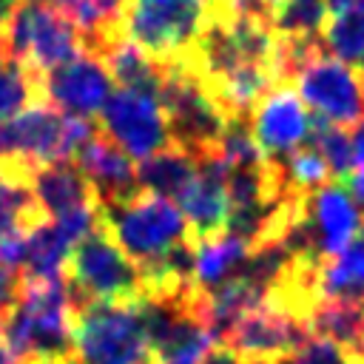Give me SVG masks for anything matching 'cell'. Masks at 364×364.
Returning <instances> with one entry per match:
<instances>
[{
	"label": "cell",
	"mask_w": 364,
	"mask_h": 364,
	"mask_svg": "<svg viewBox=\"0 0 364 364\" xmlns=\"http://www.w3.org/2000/svg\"><path fill=\"white\" fill-rule=\"evenodd\" d=\"M210 20V0H131L125 37L162 65H171L191 57Z\"/></svg>",
	"instance_id": "obj_6"
},
{
	"label": "cell",
	"mask_w": 364,
	"mask_h": 364,
	"mask_svg": "<svg viewBox=\"0 0 364 364\" xmlns=\"http://www.w3.org/2000/svg\"><path fill=\"white\" fill-rule=\"evenodd\" d=\"M299 358H301V364H355L338 344H333L327 338H318V336H313L301 347Z\"/></svg>",
	"instance_id": "obj_31"
},
{
	"label": "cell",
	"mask_w": 364,
	"mask_h": 364,
	"mask_svg": "<svg viewBox=\"0 0 364 364\" xmlns=\"http://www.w3.org/2000/svg\"><path fill=\"white\" fill-rule=\"evenodd\" d=\"M327 3L324 0H279L270 26L279 37H296V40H316L327 28Z\"/></svg>",
	"instance_id": "obj_25"
},
{
	"label": "cell",
	"mask_w": 364,
	"mask_h": 364,
	"mask_svg": "<svg viewBox=\"0 0 364 364\" xmlns=\"http://www.w3.org/2000/svg\"><path fill=\"white\" fill-rule=\"evenodd\" d=\"M296 85L304 105H310L333 125L347 128L364 119V88L355 68L333 57L327 48L316 51L301 65V71L296 74Z\"/></svg>",
	"instance_id": "obj_10"
},
{
	"label": "cell",
	"mask_w": 364,
	"mask_h": 364,
	"mask_svg": "<svg viewBox=\"0 0 364 364\" xmlns=\"http://www.w3.org/2000/svg\"><path fill=\"white\" fill-rule=\"evenodd\" d=\"M250 256V247L245 239H239L230 230H222L216 236L196 239V256H193V284L205 293L228 284L236 279Z\"/></svg>",
	"instance_id": "obj_18"
},
{
	"label": "cell",
	"mask_w": 364,
	"mask_h": 364,
	"mask_svg": "<svg viewBox=\"0 0 364 364\" xmlns=\"http://www.w3.org/2000/svg\"><path fill=\"white\" fill-rule=\"evenodd\" d=\"M313 336L338 344L347 355L364 347V299H318L307 318Z\"/></svg>",
	"instance_id": "obj_20"
},
{
	"label": "cell",
	"mask_w": 364,
	"mask_h": 364,
	"mask_svg": "<svg viewBox=\"0 0 364 364\" xmlns=\"http://www.w3.org/2000/svg\"><path fill=\"white\" fill-rule=\"evenodd\" d=\"M11 6H14V3H9V0H0V31H3V26H6L9 14H11Z\"/></svg>",
	"instance_id": "obj_38"
},
{
	"label": "cell",
	"mask_w": 364,
	"mask_h": 364,
	"mask_svg": "<svg viewBox=\"0 0 364 364\" xmlns=\"http://www.w3.org/2000/svg\"><path fill=\"white\" fill-rule=\"evenodd\" d=\"M276 168H279V176L284 182V188L296 196H310L316 193L318 188H324L330 182V168L324 162V156L316 151V148H299L282 159H273Z\"/></svg>",
	"instance_id": "obj_26"
},
{
	"label": "cell",
	"mask_w": 364,
	"mask_h": 364,
	"mask_svg": "<svg viewBox=\"0 0 364 364\" xmlns=\"http://www.w3.org/2000/svg\"><path fill=\"white\" fill-rule=\"evenodd\" d=\"M202 364H247L233 347H228V344H222V341H216L213 347H210V353L202 358Z\"/></svg>",
	"instance_id": "obj_33"
},
{
	"label": "cell",
	"mask_w": 364,
	"mask_h": 364,
	"mask_svg": "<svg viewBox=\"0 0 364 364\" xmlns=\"http://www.w3.org/2000/svg\"><path fill=\"white\" fill-rule=\"evenodd\" d=\"M196 168H199V159L193 154L171 145V148L142 159L136 165V179H139L142 191L176 199L191 185V179L196 176Z\"/></svg>",
	"instance_id": "obj_23"
},
{
	"label": "cell",
	"mask_w": 364,
	"mask_h": 364,
	"mask_svg": "<svg viewBox=\"0 0 364 364\" xmlns=\"http://www.w3.org/2000/svg\"><path fill=\"white\" fill-rule=\"evenodd\" d=\"M28 188H31L37 205L43 208V213L46 216H54V219L63 216V213H68V210H77V208L100 205L97 191L85 179V173L77 168V162L40 165L31 173Z\"/></svg>",
	"instance_id": "obj_17"
},
{
	"label": "cell",
	"mask_w": 364,
	"mask_h": 364,
	"mask_svg": "<svg viewBox=\"0 0 364 364\" xmlns=\"http://www.w3.org/2000/svg\"><path fill=\"white\" fill-rule=\"evenodd\" d=\"M276 3L279 0H210V9H213V17H222V20L250 17V20L270 23Z\"/></svg>",
	"instance_id": "obj_30"
},
{
	"label": "cell",
	"mask_w": 364,
	"mask_h": 364,
	"mask_svg": "<svg viewBox=\"0 0 364 364\" xmlns=\"http://www.w3.org/2000/svg\"><path fill=\"white\" fill-rule=\"evenodd\" d=\"M74 247L68 245V239L60 233V228L54 222H43L37 228L28 230V245H26V264H23V279H34V282H46V279H57L65 270L68 253Z\"/></svg>",
	"instance_id": "obj_24"
},
{
	"label": "cell",
	"mask_w": 364,
	"mask_h": 364,
	"mask_svg": "<svg viewBox=\"0 0 364 364\" xmlns=\"http://www.w3.org/2000/svg\"><path fill=\"white\" fill-rule=\"evenodd\" d=\"M213 344H216V336L205 324L199 313V296H196L193 307H188L168 327V333L151 344L154 364H202V358L210 353Z\"/></svg>",
	"instance_id": "obj_19"
},
{
	"label": "cell",
	"mask_w": 364,
	"mask_h": 364,
	"mask_svg": "<svg viewBox=\"0 0 364 364\" xmlns=\"http://www.w3.org/2000/svg\"><path fill=\"white\" fill-rule=\"evenodd\" d=\"M17 290H20V273L0 267V321L11 310V304L17 301Z\"/></svg>",
	"instance_id": "obj_32"
},
{
	"label": "cell",
	"mask_w": 364,
	"mask_h": 364,
	"mask_svg": "<svg viewBox=\"0 0 364 364\" xmlns=\"http://www.w3.org/2000/svg\"><path fill=\"white\" fill-rule=\"evenodd\" d=\"M361 74H364V57H361Z\"/></svg>",
	"instance_id": "obj_41"
},
{
	"label": "cell",
	"mask_w": 364,
	"mask_h": 364,
	"mask_svg": "<svg viewBox=\"0 0 364 364\" xmlns=\"http://www.w3.org/2000/svg\"><path fill=\"white\" fill-rule=\"evenodd\" d=\"M100 225L139 267L162 262L179 245L193 239L179 205L148 191L117 205H100Z\"/></svg>",
	"instance_id": "obj_2"
},
{
	"label": "cell",
	"mask_w": 364,
	"mask_h": 364,
	"mask_svg": "<svg viewBox=\"0 0 364 364\" xmlns=\"http://www.w3.org/2000/svg\"><path fill=\"white\" fill-rule=\"evenodd\" d=\"M102 131L131 156V159H148L165 148L173 145L168 114L159 102V97L117 88L111 91L102 114Z\"/></svg>",
	"instance_id": "obj_9"
},
{
	"label": "cell",
	"mask_w": 364,
	"mask_h": 364,
	"mask_svg": "<svg viewBox=\"0 0 364 364\" xmlns=\"http://www.w3.org/2000/svg\"><path fill=\"white\" fill-rule=\"evenodd\" d=\"M327 3V11H330V17H338V14H344L347 9H353L358 0H324Z\"/></svg>",
	"instance_id": "obj_36"
},
{
	"label": "cell",
	"mask_w": 364,
	"mask_h": 364,
	"mask_svg": "<svg viewBox=\"0 0 364 364\" xmlns=\"http://www.w3.org/2000/svg\"><path fill=\"white\" fill-rule=\"evenodd\" d=\"M353 162L358 165V171H364V119L353 125Z\"/></svg>",
	"instance_id": "obj_34"
},
{
	"label": "cell",
	"mask_w": 364,
	"mask_h": 364,
	"mask_svg": "<svg viewBox=\"0 0 364 364\" xmlns=\"http://www.w3.org/2000/svg\"><path fill=\"white\" fill-rule=\"evenodd\" d=\"M102 63L108 65V74L119 82V88L159 97L165 82V65L154 60L148 51H142L134 40L122 37L114 46H108L102 54Z\"/></svg>",
	"instance_id": "obj_21"
},
{
	"label": "cell",
	"mask_w": 364,
	"mask_h": 364,
	"mask_svg": "<svg viewBox=\"0 0 364 364\" xmlns=\"http://www.w3.org/2000/svg\"><path fill=\"white\" fill-rule=\"evenodd\" d=\"M9 57L34 80L71 63L85 51L80 28L46 0H17L3 26Z\"/></svg>",
	"instance_id": "obj_4"
},
{
	"label": "cell",
	"mask_w": 364,
	"mask_h": 364,
	"mask_svg": "<svg viewBox=\"0 0 364 364\" xmlns=\"http://www.w3.org/2000/svg\"><path fill=\"white\" fill-rule=\"evenodd\" d=\"M71 364H154L139 301H91L74 313Z\"/></svg>",
	"instance_id": "obj_3"
},
{
	"label": "cell",
	"mask_w": 364,
	"mask_h": 364,
	"mask_svg": "<svg viewBox=\"0 0 364 364\" xmlns=\"http://www.w3.org/2000/svg\"><path fill=\"white\" fill-rule=\"evenodd\" d=\"M250 128L267 159H282L310 142L313 114L290 85H276L250 114Z\"/></svg>",
	"instance_id": "obj_13"
},
{
	"label": "cell",
	"mask_w": 364,
	"mask_h": 364,
	"mask_svg": "<svg viewBox=\"0 0 364 364\" xmlns=\"http://www.w3.org/2000/svg\"><path fill=\"white\" fill-rule=\"evenodd\" d=\"M318 299H364V233L316 267Z\"/></svg>",
	"instance_id": "obj_22"
},
{
	"label": "cell",
	"mask_w": 364,
	"mask_h": 364,
	"mask_svg": "<svg viewBox=\"0 0 364 364\" xmlns=\"http://www.w3.org/2000/svg\"><path fill=\"white\" fill-rule=\"evenodd\" d=\"M46 3H51V6H54V9H60V11H63V14H65V11H68V9H71V6H74V3H77V0H46Z\"/></svg>",
	"instance_id": "obj_39"
},
{
	"label": "cell",
	"mask_w": 364,
	"mask_h": 364,
	"mask_svg": "<svg viewBox=\"0 0 364 364\" xmlns=\"http://www.w3.org/2000/svg\"><path fill=\"white\" fill-rule=\"evenodd\" d=\"M310 142H313V148L324 156V162H327V168H330V173L338 179V182H344L347 176H350V171H353V139L347 136V131L341 128V125H333L330 119H324V117H313V131H310Z\"/></svg>",
	"instance_id": "obj_28"
},
{
	"label": "cell",
	"mask_w": 364,
	"mask_h": 364,
	"mask_svg": "<svg viewBox=\"0 0 364 364\" xmlns=\"http://www.w3.org/2000/svg\"><path fill=\"white\" fill-rule=\"evenodd\" d=\"M159 102L168 114L173 145L193 154L196 159L210 154L228 125V117L208 94L205 82L188 63L165 65V82Z\"/></svg>",
	"instance_id": "obj_8"
},
{
	"label": "cell",
	"mask_w": 364,
	"mask_h": 364,
	"mask_svg": "<svg viewBox=\"0 0 364 364\" xmlns=\"http://www.w3.org/2000/svg\"><path fill=\"white\" fill-rule=\"evenodd\" d=\"M74 162L97 191L100 205H117L142 191L131 156L102 128L80 148Z\"/></svg>",
	"instance_id": "obj_16"
},
{
	"label": "cell",
	"mask_w": 364,
	"mask_h": 364,
	"mask_svg": "<svg viewBox=\"0 0 364 364\" xmlns=\"http://www.w3.org/2000/svg\"><path fill=\"white\" fill-rule=\"evenodd\" d=\"M40 100L51 102L57 111L68 117L91 119L102 114L108 97H111V74L102 57L82 51L71 63L43 74L37 80Z\"/></svg>",
	"instance_id": "obj_12"
},
{
	"label": "cell",
	"mask_w": 364,
	"mask_h": 364,
	"mask_svg": "<svg viewBox=\"0 0 364 364\" xmlns=\"http://www.w3.org/2000/svg\"><path fill=\"white\" fill-rule=\"evenodd\" d=\"M228 173H230L228 162L213 148L210 154L199 156L196 176L176 196V205H179L182 216L188 219L193 239H205V236H216V233L228 230V225H230Z\"/></svg>",
	"instance_id": "obj_15"
},
{
	"label": "cell",
	"mask_w": 364,
	"mask_h": 364,
	"mask_svg": "<svg viewBox=\"0 0 364 364\" xmlns=\"http://www.w3.org/2000/svg\"><path fill=\"white\" fill-rule=\"evenodd\" d=\"M0 364H14V355L6 344V336H3V327H0Z\"/></svg>",
	"instance_id": "obj_37"
},
{
	"label": "cell",
	"mask_w": 364,
	"mask_h": 364,
	"mask_svg": "<svg viewBox=\"0 0 364 364\" xmlns=\"http://www.w3.org/2000/svg\"><path fill=\"white\" fill-rule=\"evenodd\" d=\"M310 338H313V330L301 316H293L264 301L247 310L228 330L222 344L233 347L247 364H270V361L299 355Z\"/></svg>",
	"instance_id": "obj_11"
},
{
	"label": "cell",
	"mask_w": 364,
	"mask_h": 364,
	"mask_svg": "<svg viewBox=\"0 0 364 364\" xmlns=\"http://www.w3.org/2000/svg\"><path fill=\"white\" fill-rule=\"evenodd\" d=\"M321 40L333 57H338L344 63L361 60L364 57V0H358L344 14L330 17Z\"/></svg>",
	"instance_id": "obj_27"
},
{
	"label": "cell",
	"mask_w": 364,
	"mask_h": 364,
	"mask_svg": "<svg viewBox=\"0 0 364 364\" xmlns=\"http://www.w3.org/2000/svg\"><path fill=\"white\" fill-rule=\"evenodd\" d=\"M63 273L74 313L91 301H142L145 296L139 264L111 239L102 225L68 253Z\"/></svg>",
	"instance_id": "obj_5"
},
{
	"label": "cell",
	"mask_w": 364,
	"mask_h": 364,
	"mask_svg": "<svg viewBox=\"0 0 364 364\" xmlns=\"http://www.w3.org/2000/svg\"><path fill=\"white\" fill-rule=\"evenodd\" d=\"M270 364H301L299 355H290V358H282V361H270Z\"/></svg>",
	"instance_id": "obj_40"
},
{
	"label": "cell",
	"mask_w": 364,
	"mask_h": 364,
	"mask_svg": "<svg viewBox=\"0 0 364 364\" xmlns=\"http://www.w3.org/2000/svg\"><path fill=\"white\" fill-rule=\"evenodd\" d=\"M65 114L37 100L0 125V176L28 185L40 165L68 162Z\"/></svg>",
	"instance_id": "obj_7"
},
{
	"label": "cell",
	"mask_w": 364,
	"mask_h": 364,
	"mask_svg": "<svg viewBox=\"0 0 364 364\" xmlns=\"http://www.w3.org/2000/svg\"><path fill=\"white\" fill-rule=\"evenodd\" d=\"M0 327L17 364H68L74 301L65 273L46 282L20 276L17 301L3 316Z\"/></svg>",
	"instance_id": "obj_1"
},
{
	"label": "cell",
	"mask_w": 364,
	"mask_h": 364,
	"mask_svg": "<svg viewBox=\"0 0 364 364\" xmlns=\"http://www.w3.org/2000/svg\"><path fill=\"white\" fill-rule=\"evenodd\" d=\"M347 191H350V196L355 199V205L364 210V171L347 176Z\"/></svg>",
	"instance_id": "obj_35"
},
{
	"label": "cell",
	"mask_w": 364,
	"mask_h": 364,
	"mask_svg": "<svg viewBox=\"0 0 364 364\" xmlns=\"http://www.w3.org/2000/svg\"><path fill=\"white\" fill-rule=\"evenodd\" d=\"M304 228L321 262L341 253L358 233H364L361 208L344 182H327L304 199Z\"/></svg>",
	"instance_id": "obj_14"
},
{
	"label": "cell",
	"mask_w": 364,
	"mask_h": 364,
	"mask_svg": "<svg viewBox=\"0 0 364 364\" xmlns=\"http://www.w3.org/2000/svg\"><path fill=\"white\" fill-rule=\"evenodd\" d=\"M37 100H40L37 80L14 60H3L0 63V125Z\"/></svg>",
	"instance_id": "obj_29"
}]
</instances>
